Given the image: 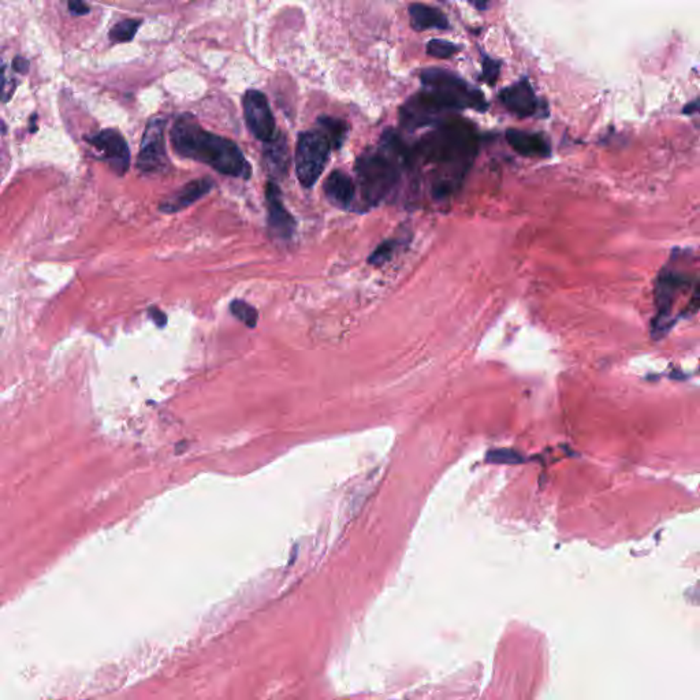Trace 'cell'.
<instances>
[{
	"mask_svg": "<svg viewBox=\"0 0 700 700\" xmlns=\"http://www.w3.org/2000/svg\"><path fill=\"white\" fill-rule=\"evenodd\" d=\"M170 139L180 156L203 163L230 177L248 180L252 174V167L234 141L209 133L190 114H183L175 121Z\"/></svg>",
	"mask_w": 700,
	"mask_h": 700,
	"instance_id": "7a4b0ae2",
	"label": "cell"
},
{
	"mask_svg": "<svg viewBox=\"0 0 700 700\" xmlns=\"http://www.w3.org/2000/svg\"><path fill=\"white\" fill-rule=\"evenodd\" d=\"M475 7H477V10H485V7H488V4H472Z\"/></svg>",
	"mask_w": 700,
	"mask_h": 700,
	"instance_id": "83f0119b",
	"label": "cell"
},
{
	"mask_svg": "<svg viewBox=\"0 0 700 700\" xmlns=\"http://www.w3.org/2000/svg\"><path fill=\"white\" fill-rule=\"evenodd\" d=\"M420 80H422L423 89L427 90L431 97L451 114L467 108L480 113L487 110L488 105L483 92L471 87L453 72L430 67L422 70Z\"/></svg>",
	"mask_w": 700,
	"mask_h": 700,
	"instance_id": "277c9868",
	"label": "cell"
},
{
	"mask_svg": "<svg viewBox=\"0 0 700 700\" xmlns=\"http://www.w3.org/2000/svg\"><path fill=\"white\" fill-rule=\"evenodd\" d=\"M399 248V241L397 240H386L382 242L378 248H376L372 255L368 257V263L372 266H382L384 263L389 262L394 255L395 250Z\"/></svg>",
	"mask_w": 700,
	"mask_h": 700,
	"instance_id": "7402d4cb",
	"label": "cell"
},
{
	"mask_svg": "<svg viewBox=\"0 0 700 700\" xmlns=\"http://www.w3.org/2000/svg\"><path fill=\"white\" fill-rule=\"evenodd\" d=\"M164 129H166V121L162 118H154L147 125L139 157H137V169L139 172L152 174L169 167Z\"/></svg>",
	"mask_w": 700,
	"mask_h": 700,
	"instance_id": "52a82bcc",
	"label": "cell"
},
{
	"mask_svg": "<svg viewBox=\"0 0 700 700\" xmlns=\"http://www.w3.org/2000/svg\"><path fill=\"white\" fill-rule=\"evenodd\" d=\"M242 105H244L245 122L253 136L265 143L270 141L275 136V120L265 93L256 89L247 90L242 99Z\"/></svg>",
	"mask_w": 700,
	"mask_h": 700,
	"instance_id": "ba28073f",
	"label": "cell"
},
{
	"mask_svg": "<svg viewBox=\"0 0 700 700\" xmlns=\"http://www.w3.org/2000/svg\"><path fill=\"white\" fill-rule=\"evenodd\" d=\"M317 126H319V131H322L329 139L332 148L340 149L345 143L346 136H348V123L345 121L323 115L319 116Z\"/></svg>",
	"mask_w": 700,
	"mask_h": 700,
	"instance_id": "ac0fdd59",
	"label": "cell"
},
{
	"mask_svg": "<svg viewBox=\"0 0 700 700\" xmlns=\"http://www.w3.org/2000/svg\"><path fill=\"white\" fill-rule=\"evenodd\" d=\"M139 25H141V21L139 20L122 21V22L116 23L115 27L110 30V35L108 36L115 43H128V41L133 40Z\"/></svg>",
	"mask_w": 700,
	"mask_h": 700,
	"instance_id": "d6986e66",
	"label": "cell"
},
{
	"mask_svg": "<svg viewBox=\"0 0 700 700\" xmlns=\"http://www.w3.org/2000/svg\"><path fill=\"white\" fill-rule=\"evenodd\" d=\"M409 18L410 25L417 32L428 30H448L451 28L445 13L428 4H410Z\"/></svg>",
	"mask_w": 700,
	"mask_h": 700,
	"instance_id": "e0dca14e",
	"label": "cell"
},
{
	"mask_svg": "<svg viewBox=\"0 0 700 700\" xmlns=\"http://www.w3.org/2000/svg\"><path fill=\"white\" fill-rule=\"evenodd\" d=\"M230 311L245 325L255 327L256 322H257V311L248 302L242 301V299H234L230 304Z\"/></svg>",
	"mask_w": 700,
	"mask_h": 700,
	"instance_id": "44dd1931",
	"label": "cell"
},
{
	"mask_svg": "<svg viewBox=\"0 0 700 700\" xmlns=\"http://www.w3.org/2000/svg\"><path fill=\"white\" fill-rule=\"evenodd\" d=\"M332 144L322 131H304L296 147V173L304 188H312L319 180L329 159Z\"/></svg>",
	"mask_w": 700,
	"mask_h": 700,
	"instance_id": "5b68a950",
	"label": "cell"
},
{
	"mask_svg": "<svg viewBox=\"0 0 700 700\" xmlns=\"http://www.w3.org/2000/svg\"><path fill=\"white\" fill-rule=\"evenodd\" d=\"M323 192L333 206L341 209H348L355 198V182L346 173L334 170L325 180Z\"/></svg>",
	"mask_w": 700,
	"mask_h": 700,
	"instance_id": "2e32d148",
	"label": "cell"
},
{
	"mask_svg": "<svg viewBox=\"0 0 700 700\" xmlns=\"http://www.w3.org/2000/svg\"><path fill=\"white\" fill-rule=\"evenodd\" d=\"M214 186H215V182L211 178H200V180L188 182L177 193L163 201L159 209L164 214L178 213L181 209L188 208L204 196L208 195L214 190Z\"/></svg>",
	"mask_w": 700,
	"mask_h": 700,
	"instance_id": "4fadbf2b",
	"label": "cell"
},
{
	"mask_svg": "<svg viewBox=\"0 0 700 700\" xmlns=\"http://www.w3.org/2000/svg\"><path fill=\"white\" fill-rule=\"evenodd\" d=\"M263 160L268 174L275 180L288 174L291 152H289L288 139L283 134H275L270 141L265 143Z\"/></svg>",
	"mask_w": 700,
	"mask_h": 700,
	"instance_id": "9a60e30c",
	"label": "cell"
},
{
	"mask_svg": "<svg viewBox=\"0 0 700 700\" xmlns=\"http://www.w3.org/2000/svg\"><path fill=\"white\" fill-rule=\"evenodd\" d=\"M14 69L20 72V73H27L28 70H30V62L18 56V58L14 59Z\"/></svg>",
	"mask_w": 700,
	"mask_h": 700,
	"instance_id": "484cf974",
	"label": "cell"
},
{
	"mask_svg": "<svg viewBox=\"0 0 700 700\" xmlns=\"http://www.w3.org/2000/svg\"><path fill=\"white\" fill-rule=\"evenodd\" d=\"M88 143L99 152L100 159L108 163L115 174L122 177L131 166V151L120 131L105 129L95 136L87 137Z\"/></svg>",
	"mask_w": 700,
	"mask_h": 700,
	"instance_id": "9c48e42d",
	"label": "cell"
},
{
	"mask_svg": "<svg viewBox=\"0 0 700 700\" xmlns=\"http://www.w3.org/2000/svg\"><path fill=\"white\" fill-rule=\"evenodd\" d=\"M500 73L501 62L495 61V59L487 55L483 56V81L487 82L488 85H495L498 79H500Z\"/></svg>",
	"mask_w": 700,
	"mask_h": 700,
	"instance_id": "603a6c76",
	"label": "cell"
},
{
	"mask_svg": "<svg viewBox=\"0 0 700 700\" xmlns=\"http://www.w3.org/2000/svg\"><path fill=\"white\" fill-rule=\"evenodd\" d=\"M506 141L510 148L515 149L521 156L547 157L552 154L549 141L541 133L535 131L508 129Z\"/></svg>",
	"mask_w": 700,
	"mask_h": 700,
	"instance_id": "5bb4252c",
	"label": "cell"
},
{
	"mask_svg": "<svg viewBox=\"0 0 700 700\" xmlns=\"http://www.w3.org/2000/svg\"><path fill=\"white\" fill-rule=\"evenodd\" d=\"M454 114L442 107L427 90L422 89L413 95L400 108V122L402 128L413 131L427 126L438 125Z\"/></svg>",
	"mask_w": 700,
	"mask_h": 700,
	"instance_id": "8992f818",
	"label": "cell"
},
{
	"mask_svg": "<svg viewBox=\"0 0 700 700\" xmlns=\"http://www.w3.org/2000/svg\"><path fill=\"white\" fill-rule=\"evenodd\" d=\"M500 102L509 113L519 118H529L536 115L539 111L538 97L527 77L505 88L500 93Z\"/></svg>",
	"mask_w": 700,
	"mask_h": 700,
	"instance_id": "30bf717a",
	"label": "cell"
},
{
	"mask_svg": "<svg viewBox=\"0 0 700 700\" xmlns=\"http://www.w3.org/2000/svg\"><path fill=\"white\" fill-rule=\"evenodd\" d=\"M461 46L451 41L443 40V38H433L427 43V54L438 59H449L459 53Z\"/></svg>",
	"mask_w": 700,
	"mask_h": 700,
	"instance_id": "ffe728a7",
	"label": "cell"
},
{
	"mask_svg": "<svg viewBox=\"0 0 700 700\" xmlns=\"http://www.w3.org/2000/svg\"><path fill=\"white\" fill-rule=\"evenodd\" d=\"M697 110H699V102L694 100V102L689 103V105H687L686 107H684L683 114H686V115H692V114L697 113Z\"/></svg>",
	"mask_w": 700,
	"mask_h": 700,
	"instance_id": "4316f807",
	"label": "cell"
},
{
	"mask_svg": "<svg viewBox=\"0 0 700 700\" xmlns=\"http://www.w3.org/2000/svg\"><path fill=\"white\" fill-rule=\"evenodd\" d=\"M479 143L477 128L468 120L451 115L410 148L413 162L420 160L434 167L431 193L435 200L451 198L459 190L477 157Z\"/></svg>",
	"mask_w": 700,
	"mask_h": 700,
	"instance_id": "6da1fadb",
	"label": "cell"
},
{
	"mask_svg": "<svg viewBox=\"0 0 700 700\" xmlns=\"http://www.w3.org/2000/svg\"><path fill=\"white\" fill-rule=\"evenodd\" d=\"M691 285V278L683 271L676 270L670 265L666 266L657 279V288H655V296H657L658 308L661 315H668L673 306L674 299L679 291L686 286Z\"/></svg>",
	"mask_w": 700,
	"mask_h": 700,
	"instance_id": "7c38bea8",
	"label": "cell"
},
{
	"mask_svg": "<svg viewBox=\"0 0 700 700\" xmlns=\"http://www.w3.org/2000/svg\"><path fill=\"white\" fill-rule=\"evenodd\" d=\"M266 203L268 209V227L271 232L279 239H291L296 230V221L286 209L281 190L274 181H270L266 185Z\"/></svg>",
	"mask_w": 700,
	"mask_h": 700,
	"instance_id": "8fae6325",
	"label": "cell"
},
{
	"mask_svg": "<svg viewBox=\"0 0 700 700\" xmlns=\"http://www.w3.org/2000/svg\"><path fill=\"white\" fill-rule=\"evenodd\" d=\"M12 88L14 87H13V85L10 84L9 80H7L6 69L0 64V97L4 100L9 99L13 95Z\"/></svg>",
	"mask_w": 700,
	"mask_h": 700,
	"instance_id": "cb8c5ba5",
	"label": "cell"
},
{
	"mask_svg": "<svg viewBox=\"0 0 700 700\" xmlns=\"http://www.w3.org/2000/svg\"><path fill=\"white\" fill-rule=\"evenodd\" d=\"M412 164V152L401 137L392 131H384L381 147L364 152L356 160L358 183L366 206L375 207L386 200L399 185L402 170Z\"/></svg>",
	"mask_w": 700,
	"mask_h": 700,
	"instance_id": "3957f363",
	"label": "cell"
},
{
	"mask_svg": "<svg viewBox=\"0 0 700 700\" xmlns=\"http://www.w3.org/2000/svg\"><path fill=\"white\" fill-rule=\"evenodd\" d=\"M69 9L73 15H84L89 13V7L82 2H70Z\"/></svg>",
	"mask_w": 700,
	"mask_h": 700,
	"instance_id": "d4e9b609",
	"label": "cell"
}]
</instances>
